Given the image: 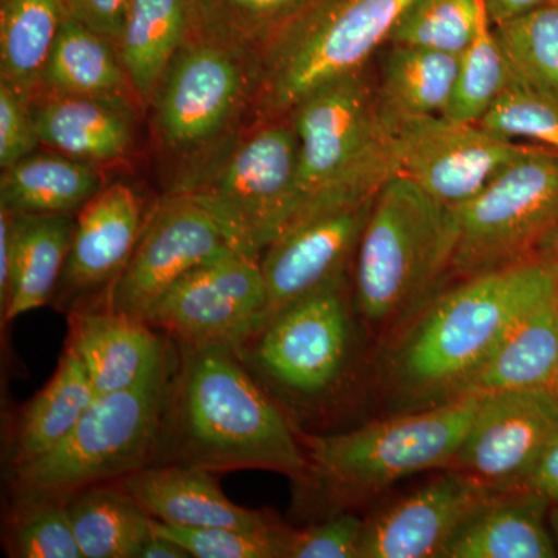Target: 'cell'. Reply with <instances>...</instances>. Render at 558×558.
Instances as JSON below:
<instances>
[{
    "instance_id": "obj_1",
    "label": "cell",
    "mask_w": 558,
    "mask_h": 558,
    "mask_svg": "<svg viewBox=\"0 0 558 558\" xmlns=\"http://www.w3.org/2000/svg\"><path fill=\"white\" fill-rule=\"evenodd\" d=\"M171 344L153 464L213 473L269 470L303 480L310 468L303 440L234 349Z\"/></svg>"
},
{
    "instance_id": "obj_2",
    "label": "cell",
    "mask_w": 558,
    "mask_h": 558,
    "mask_svg": "<svg viewBox=\"0 0 558 558\" xmlns=\"http://www.w3.org/2000/svg\"><path fill=\"white\" fill-rule=\"evenodd\" d=\"M556 296L558 264L543 256L464 278L403 323L385 354V381L409 410L454 399L509 330Z\"/></svg>"
},
{
    "instance_id": "obj_3",
    "label": "cell",
    "mask_w": 558,
    "mask_h": 558,
    "mask_svg": "<svg viewBox=\"0 0 558 558\" xmlns=\"http://www.w3.org/2000/svg\"><path fill=\"white\" fill-rule=\"evenodd\" d=\"M260 58L191 33L150 101V132L178 193L256 121Z\"/></svg>"
},
{
    "instance_id": "obj_4",
    "label": "cell",
    "mask_w": 558,
    "mask_h": 558,
    "mask_svg": "<svg viewBox=\"0 0 558 558\" xmlns=\"http://www.w3.org/2000/svg\"><path fill=\"white\" fill-rule=\"evenodd\" d=\"M457 242L454 209L405 175H392L374 197L355 250L357 317L377 332L409 322L451 269Z\"/></svg>"
},
{
    "instance_id": "obj_5",
    "label": "cell",
    "mask_w": 558,
    "mask_h": 558,
    "mask_svg": "<svg viewBox=\"0 0 558 558\" xmlns=\"http://www.w3.org/2000/svg\"><path fill=\"white\" fill-rule=\"evenodd\" d=\"M300 140L299 185L284 231L376 197L399 172L396 134L365 70L318 87L289 113Z\"/></svg>"
},
{
    "instance_id": "obj_6",
    "label": "cell",
    "mask_w": 558,
    "mask_h": 558,
    "mask_svg": "<svg viewBox=\"0 0 558 558\" xmlns=\"http://www.w3.org/2000/svg\"><path fill=\"white\" fill-rule=\"evenodd\" d=\"M478 403L480 396H462L307 438L310 468L299 483L336 513L416 473L450 469Z\"/></svg>"
},
{
    "instance_id": "obj_7",
    "label": "cell",
    "mask_w": 558,
    "mask_h": 558,
    "mask_svg": "<svg viewBox=\"0 0 558 558\" xmlns=\"http://www.w3.org/2000/svg\"><path fill=\"white\" fill-rule=\"evenodd\" d=\"M354 317L352 290L341 275L271 315L233 349L292 421L322 409L347 385Z\"/></svg>"
},
{
    "instance_id": "obj_8",
    "label": "cell",
    "mask_w": 558,
    "mask_h": 558,
    "mask_svg": "<svg viewBox=\"0 0 558 558\" xmlns=\"http://www.w3.org/2000/svg\"><path fill=\"white\" fill-rule=\"evenodd\" d=\"M171 349L167 362L135 387L97 396L57 447L11 468L14 499L64 498L153 464L171 371Z\"/></svg>"
},
{
    "instance_id": "obj_9",
    "label": "cell",
    "mask_w": 558,
    "mask_h": 558,
    "mask_svg": "<svg viewBox=\"0 0 558 558\" xmlns=\"http://www.w3.org/2000/svg\"><path fill=\"white\" fill-rule=\"evenodd\" d=\"M414 0H315L260 57L256 121L289 117L330 81L365 70Z\"/></svg>"
},
{
    "instance_id": "obj_10",
    "label": "cell",
    "mask_w": 558,
    "mask_h": 558,
    "mask_svg": "<svg viewBox=\"0 0 558 558\" xmlns=\"http://www.w3.org/2000/svg\"><path fill=\"white\" fill-rule=\"evenodd\" d=\"M299 170L290 117L255 121L174 194L204 208L236 252L259 259L292 215Z\"/></svg>"
},
{
    "instance_id": "obj_11",
    "label": "cell",
    "mask_w": 558,
    "mask_h": 558,
    "mask_svg": "<svg viewBox=\"0 0 558 558\" xmlns=\"http://www.w3.org/2000/svg\"><path fill=\"white\" fill-rule=\"evenodd\" d=\"M453 209L458 242L451 270L462 278L537 255L558 227V154L532 146Z\"/></svg>"
},
{
    "instance_id": "obj_12",
    "label": "cell",
    "mask_w": 558,
    "mask_h": 558,
    "mask_svg": "<svg viewBox=\"0 0 558 558\" xmlns=\"http://www.w3.org/2000/svg\"><path fill=\"white\" fill-rule=\"evenodd\" d=\"M266 312L259 259L231 250L175 282L146 323L174 343L236 348L263 325Z\"/></svg>"
},
{
    "instance_id": "obj_13",
    "label": "cell",
    "mask_w": 558,
    "mask_h": 558,
    "mask_svg": "<svg viewBox=\"0 0 558 558\" xmlns=\"http://www.w3.org/2000/svg\"><path fill=\"white\" fill-rule=\"evenodd\" d=\"M234 250L226 233L196 202L165 194L150 209L130 263L90 307L148 319L157 303L191 270Z\"/></svg>"
},
{
    "instance_id": "obj_14",
    "label": "cell",
    "mask_w": 558,
    "mask_h": 558,
    "mask_svg": "<svg viewBox=\"0 0 558 558\" xmlns=\"http://www.w3.org/2000/svg\"><path fill=\"white\" fill-rule=\"evenodd\" d=\"M395 134L399 174L450 208L473 199L534 146L446 116L403 121Z\"/></svg>"
},
{
    "instance_id": "obj_15",
    "label": "cell",
    "mask_w": 558,
    "mask_h": 558,
    "mask_svg": "<svg viewBox=\"0 0 558 558\" xmlns=\"http://www.w3.org/2000/svg\"><path fill=\"white\" fill-rule=\"evenodd\" d=\"M557 432L558 399L553 391L480 396L475 417L450 469L495 490L523 487Z\"/></svg>"
},
{
    "instance_id": "obj_16",
    "label": "cell",
    "mask_w": 558,
    "mask_h": 558,
    "mask_svg": "<svg viewBox=\"0 0 558 558\" xmlns=\"http://www.w3.org/2000/svg\"><path fill=\"white\" fill-rule=\"evenodd\" d=\"M149 213L126 183L102 186L76 213L72 245L53 299L54 306L70 312L100 303L130 263Z\"/></svg>"
},
{
    "instance_id": "obj_17",
    "label": "cell",
    "mask_w": 558,
    "mask_h": 558,
    "mask_svg": "<svg viewBox=\"0 0 558 558\" xmlns=\"http://www.w3.org/2000/svg\"><path fill=\"white\" fill-rule=\"evenodd\" d=\"M373 202L374 197L300 220L267 245L259 258L267 290L266 319L347 275Z\"/></svg>"
},
{
    "instance_id": "obj_18",
    "label": "cell",
    "mask_w": 558,
    "mask_h": 558,
    "mask_svg": "<svg viewBox=\"0 0 558 558\" xmlns=\"http://www.w3.org/2000/svg\"><path fill=\"white\" fill-rule=\"evenodd\" d=\"M495 492L459 470L446 469L365 520L360 558H440L458 527Z\"/></svg>"
},
{
    "instance_id": "obj_19",
    "label": "cell",
    "mask_w": 558,
    "mask_h": 558,
    "mask_svg": "<svg viewBox=\"0 0 558 558\" xmlns=\"http://www.w3.org/2000/svg\"><path fill=\"white\" fill-rule=\"evenodd\" d=\"M40 146L105 170L131 156L137 140V102L100 95L38 89L31 95Z\"/></svg>"
},
{
    "instance_id": "obj_20",
    "label": "cell",
    "mask_w": 558,
    "mask_h": 558,
    "mask_svg": "<svg viewBox=\"0 0 558 558\" xmlns=\"http://www.w3.org/2000/svg\"><path fill=\"white\" fill-rule=\"evenodd\" d=\"M68 325L65 348L80 360L97 396L135 387L170 355L165 333L108 307L70 311Z\"/></svg>"
},
{
    "instance_id": "obj_21",
    "label": "cell",
    "mask_w": 558,
    "mask_h": 558,
    "mask_svg": "<svg viewBox=\"0 0 558 558\" xmlns=\"http://www.w3.org/2000/svg\"><path fill=\"white\" fill-rule=\"evenodd\" d=\"M153 519L182 527H233L266 531L279 526L266 510L234 505L220 490L215 473L199 468L150 464L119 481Z\"/></svg>"
},
{
    "instance_id": "obj_22",
    "label": "cell",
    "mask_w": 558,
    "mask_h": 558,
    "mask_svg": "<svg viewBox=\"0 0 558 558\" xmlns=\"http://www.w3.org/2000/svg\"><path fill=\"white\" fill-rule=\"evenodd\" d=\"M549 510L548 499L526 487L495 492L458 527L440 558L558 557Z\"/></svg>"
},
{
    "instance_id": "obj_23",
    "label": "cell",
    "mask_w": 558,
    "mask_h": 558,
    "mask_svg": "<svg viewBox=\"0 0 558 558\" xmlns=\"http://www.w3.org/2000/svg\"><path fill=\"white\" fill-rule=\"evenodd\" d=\"M558 374V296L529 312L468 380L462 396L553 391ZM454 398V399H457Z\"/></svg>"
},
{
    "instance_id": "obj_24",
    "label": "cell",
    "mask_w": 558,
    "mask_h": 558,
    "mask_svg": "<svg viewBox=\"0 0 558 558\" xmlns=\"http://www.w3.org/2000/svg\"><path fill=\"white\" fill-rule=\"evenodd\" d=\"M76 215H14L5 323L53 303L68 263Z\"/></svg>"
},
{
    "instance_id": "obj_25",
    "label": "cell",
    "mask_w": 558,
    "mask_h": 558,
    "mask_svg": "<svg viewBox=\"0 0 558 558\" xmlns=\"http://www.w3.org/2000/svg\"><path fill=\"white\" fill-rule=\"evenodd\" d=\"M102 186L101 168L38 149L2 170L0 207L14 215H76Z\"/></svg>"
},
{
    "instance_id": "obj_26",
    "label": "cell",
    "mask_w": 558,
    "mask_h": 558,
    "mask_svg": "<svg viewBox=\"0 0 558 558\" xmlns=\"http://www.w3.org/2000/svg\"><path fill=\"white\" fill-rule=\"evenodd\" d=\"M193 11L194 0H132L117 51L143 109L190 38Z\"/></svg>"
},
{
    "instance_id": "obj_27",
    "label": "cell",
    "mask_w": 558,
    "mask_h": 558,
    "mask_svg": "<svg viewBox=\"0 0 558 558\" xmlns=\"http://www.w3.org/2000/svg\"><path fill=\"white\" fill-rule=\"evenodd\" d=\"M458 73L457 54L392 46L376 90L388 126L395 131L403 121L444 116L457 89Z\"/></svg>"
},
{
    "instance_id": "obj_28",
    "label": "cell",
    "mask_w": 558,
    "mask_h": 558,
    "mask_svg": "<svg viewBox=\"0 0 558 558\" xmlns=\"http://www.w3.org/2000/svg\"><path fill=\"white\" fill-rule=\"evenodd\" d=\"M83 558H140L153 537V517L116 483L64 497Z\"/></svg>"
},
{
    "instance_id": "obj_29",
    "label": "cell",
    "mask_w": 558,
    "mask_h": 558,
    "mask_svg": "<svg viewBox=\"0 0 558 558\" xmlns=\"http://www.w3.org/2000/svg\"><path fill=\"white\" fill-rule=\"evenodd\" d=\"M97 392L86 371L65 348L49 384L22 410L11 440V468L31 462L57 447L78 424Z\"/></svg>"
},
{
    "instance_id": "obj_30",
    "label": "cell",
    "mask_w": 558,
    "mask_h": 558,
    "mask_svg": "<svg viewBox=\"0 0 558 558\" xmlns=\"http://www.w3.org/2000/svg\"><path fill=\"white\" fill-rule=\"evenodd\" d=\"M39 89L119 97L143 109L116 46L70 16L62 22Z\"/></svg>"
},
{
    "instance_id": "obj_31",
    "label": "cell",
    "mask_w": 558,
    "mask_h": 558,
    "mask_svg": "<svg viewBox=\"0 0 558 558\" xmlns=\"http://www.w3.org/2000/svg\"><path fill=\"white\" fill-rule=\"evenodd\" d=\"M68 16L65 0H0V80L35 94Z\"/></svg>"
},
{
    "instance_id": "obj_32",
    "label": "cell",
    "mask_w": 558,
    "mask_h": 558,
    "mask_svg": "<svg viewBox=\"0 0 558 558\" xmlns=\"http://www.w3.org/2000/svg\"><path fill=\"white\" fill-rule=\"evenodd\" d=\"M315 0H194L191 33L263 57Z\"/></svg>"
},
{
    "instance_id": "obj_33",
    "label": "cell",
    "mask_w": 558,
    "mask_h": 558,
    "mask_svg": "<svg viewBox=\"0 0 558 558\" xmlns=\"http://www.w3.org/2000/svg\"><path fill=\"white\" fill-rule=\"evenodd\" d=\"M512 81L495 36L486 0H478V20L469 49L459 57L457 89L447 112L451 120L478 123Z\"/></svg>"
},
{
    "instance_id": "obj_34",
    "label": "cell",
    "mask_w": 558,
    "mask_h": 558,
    "mask_svg": "<svg viewBox=\"0 0 558 558\" xmlns=\"http://www.w3.org/2000/svg\"><path fill=\"white\" fill-rule=\"evenodd\" d=\"M512 76L558 95V2L494 24Z\"/></svg>"
},
{
    "instance_id": "obj_35",
    "label": "cell",
    "mask_w": 558,
    "mask_h": 558,
    "mask_svg": "<svg viewBox=\"0 0 558 558\" xmlns=\"http://www.w3.org/2000/svg\"><path fill=\"white\" fill-rule=\"evenodd\" d=\"M476 20L478 0H414L388 43L461 57L475 35Z\"/></svg>"
},
{
    "instance_id": "obj_36",
    "label": "cell",
    "mask_w": 558,
    "mask_h": 558,
    "mask_svg": "<svg viewBox=\"0 0 558 558\" xmlns=\"http://www.w3.org/2000/svg\"><path fill=\"white\" fill-rule=\"evenodd\" d=\"M478 123L502 137L527 140L558 154V95L515 76Z\"/></svg>"
},
{
    "instance_id": "obj_37",
    "label": "cell",
    "mask_w": 558,
    "mask_h": 558,
    "mask_svg": "<svg viewBox=\"0 0 558 558\" xmlns=\"http://www.w3.org/2000/svg\"><path fill=\"white\" fill-rule=\"evenodd\" d=\"M9 553L17 558H83L64 498L14 501Z\"/></svg>"
},
{
    "instance_id": "obj_38",
    "label": "cell",
    "mask_w": 558,
    "mask_h": 558,
    "mask_svg": "<svg viewBox=\"0 0 558 558\" xmlns=\"http://www.w3.org/2000/svg\"><path fill=\"white\" fill-rule=\"evenodd\" d=\"M153 531L172 539L194 558H286L289 527L245 531L233 527H182L153 519Z\"/></svg>"
},
{
    "instance_id": "obj_39",
    "label": "cell",
    "mask_w": 558,
    "mask_h": 558,
    "mask_svg": "<svg viewBox=\"0 0 558 558\" xmlns=\"http://www.w3.org/2000/svg\"><path fill=\"white\" fill-rule=\"evenodd\" d=\"M365 520L355 513H332L301 531L289 529L286 558H360Z\"/></svg>"
},
{
    "instance_id": "obj_40",
    "label": "cell",
    "mask_w": 558,
    "mask_h": 558,
    "mask_svg": "<svg viewBox=\"0 0 558 558\" xmlns=\"http://www.w3.org/2000/svg\"><path fill=\"white\" fill-rule=\"evenodd\" d=\"M40 148L31 94L0 80V168L5 170Z\"/></svg>"
},
{
    "instance_id": "obj_41",
    "label": "cell",
    "mask_w": 558,
    "mask_h": 558,
    "mask_svg": "<svg viewBox=\"0 0 558 558\" xmlns=\"http://www.w3.org/2000/svg\"><path fill=\"white\" fill-rule=\"evenodd\" d=\"M132 0H65L70 17L112 43L119 44Z\"/></svg>"
},
{
    "instance_id": "obj_42",
    "label": "cell",
    "mask_w": 558,
    "mask_h": 558,
    "mask_svg": "<svg viewBox=\"0 0 558 558\" xmlns=\"http://www.w3.org/2000/svg\"><path fill=\"white\" fill-rule=\"evenodd\" d=\"M523 487L537 492L550 506H558V432L539 454Z\"/></svg>"
},
{
    "instance_id": "obj_43",
    "label": "cell",
    "mask_w": 558,
    "mask_h": 558,
    "mask_svg": "<svg viewBox=\"0 0 558 558\" xmlns=\"http://www.w3.org/2000/svg\"><path fill=\"white\" fill-rule=\"evenodd\" d=\"M13 256V213L0 207V311L5 314Z\"/></svg>"
},
{
    "instance_id": "obj_44",
    "label": "cell",
    "mask_w": 558,
    "mask_h": 558,
    "mask_svg": "<svg viewBox=\"0 0 558 558\" xmlns=\"http://www.w3.org/2000/svg\"><path fill=\"white\" fill-rule=\"evenodd\" d=\"M488 14L494 24L517 16V14L526 13L529 10L546 5L554 0H486Z\"/></svg>"
},
{
    "instance_id": "obj_45",
    "label": "cell",
    "mask_w": 558,
    "mask_h": 558,
    "mask_svg": "<svg viewBox=\"0 0 558 558\" xmlns=\"http://www.w3.org/2000/svg\"><path fill=\"white\" fill-rule=\"evenodd\" d=\"M140 558H190V554L178 543L154 532L153 537L140 554Z\"/></svg>"
},
{
    "instance_id": "obj_46",
    "label": "cell",
    "mask_w": 558,
    "mask_h": 558,
    "mask_svg": "<svg viewBox=\"0 0 558 558\" xmlns=\"http://www.w3.org/2000/svg\"><path fill=\"white\" fill-rule=\"evenodd\" d=\"M537 256H543V258L558 264V227L542 242L537 250Z\"/></svg>"
},
{
    "instance_id": "obj_47",
    "label": "cell",
    "mask_w": 558,
    "mask_h": 558,
    "mask_svg": "<svg viewBox=\"0 0 558 558\" xmlns=\"http://www.w3.org/2000/svg\"><path fill=\"white\" fill-rule=\"evenodd\" d=\"M549 527L550 532H553L554 543H556L558 554V506H550Z\"/></svg>"
},
{
    "instance_id": "obj_48",
    "label": "cell",
    "mask_w": 558,
    "mask_h": 558,
    "mask_svg": "<svg viewBox=\"0 0 558 558\" xmlns=\"http://www.w3.org/2000/svg\"><path fill=\"white\" fill-rule=\"evenodd\" d=\"M553 392H554V395H556V398L558 399V374H557L556 384H554V387H553Z\"/></svg>"
},
{
    "instance_id": "obj_49",
    "label": "cell",
    "mask_w": 558,
    "mask_h": 558,
    "mask_svg": "<svg viewBox=\"0 0 558 558\" xmlns=\"http://www.w3.org/2000/svg\"><path fill=\"white\" fill-rule=\"evenodd\" d=\"M557 2H558V0H557Z\"/></svg>"
}]
</instances>
